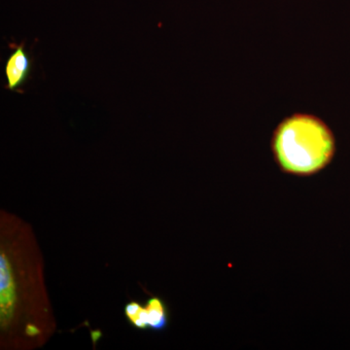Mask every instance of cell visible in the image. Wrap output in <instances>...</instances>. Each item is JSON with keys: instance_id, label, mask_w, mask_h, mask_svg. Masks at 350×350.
<instances>
[{"instance_id": "obj_2", "label": "cell", "mask_w": 350, "mask_h": 350, "mask_svg": "<svg viewBox=\"0 0 350 350\" xmlns=\"http://www.w3.org/2000/svg\"><path fill=\"white\" fill-rule=\"evenodd\" d=\"M29 71L31 59L25 49L24 43L15 46V49L6 62V89L9 91H19V88L27 81Z\"/></svg>"}, {"instance_id": "obj_4", "label": "cell", "mask_w": 350, "mask_h": 350, "mask_svg": "<svg viewBox=\"0 0 350 350\" xmlns=\"http://www.w3.org/2000/svg\"><path fill=\"white\" fill-rule=\"evenodd\" d=\"M146 310L148 313V324L151 328L161 331L167 327V314L162 301L157 298L151 299L147 304Z\"/></svg>"}, {"instance_id": "obj_1", "label": "cell", "mask_w": 350, "mask_h": 350, "mask_svg": "<svg viewBox=\"0 0 350 350\" xmlns=\"http://www.w3.org/2000/svg\"><path fill=\"white\" fill-rule=\"evenodd\" d=\"M276 165L284 174L312 176L330 165L336 138L323 120L310 113H294L276 126L271 139Z\"/></svg>"}, {"instance_id": "obj_7", "label": "cell", "mask_w": 350, "mask_h": 350, "mask_svg": "<svg viewBox=\"0 0 350 350\" xmlns=\"http://www.w3.org/2000/svg\"><path fill=\"white\" fill-rule=\"evenodd\" d=\"M27 333L29 336H36L39 333L38 329L36 327L29 325L27 327Z\"/></svg>"}, {"instance_id": "obj_3", "label": "cell", "mask_w": 350, "mask_h": 350, "mask_svg": "<svg viewBox=\"0 0 350 350\" xmlns=\"http://www.w3.org/2000/svg\"><path fill=\"white\" fill-rule=\"evenodd\" d=\"M15 303V286H14L10 264L3 252L0 257V306H1L2 323H7L11 319Z\"/></svg>"}, {"instance_id": "obj_5", "label": "cell", "mask_w": 350, "mask_h": 350, "mask_svg": "<svg viewBox=\"0 0 350 350\" xmlns=\"http://www.w3.org/2000/svg\"><path fill=\"white\" fill-rule=\"evenodd\" d=\"M131 322L133 325L137 326V328L140 329H145L147 326H149L148 313H147L146 308H142V310H140V312H138L137 317L131 320Z\"/></svg>"}, {"instance_id": "obj_6", "label": "cell", "mask_w": 350, "mask_h": 350, "mask_svg": "<svg viewBox=\"0 0 350 350\" xmlns=\"http://www.w3.org/2000/svg\"><path fill=\"white\" fill-rule=\"evenodd\" d=\"M142 308V306H140L139 304L135 303V301H133V303L129 304V305H126L125 310L126 317H128V319L131 321V320L137 317L138 312H140Z\"/></svg>"}]
</instances>
